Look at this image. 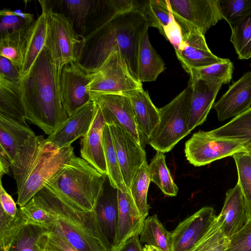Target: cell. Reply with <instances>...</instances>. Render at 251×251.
<instances>
[{
  "instance_id": "cell-1",
  "label": "cell",
  "mask_w": 251,
  "mask_h": 251,
  "mask_svg": "<svg viewBox=\"0 0 251 251\" xmlns=\"http://www.w3.org/2000/svg\"><path fill=\"white\" fill-rule=\"evenodd\" d=\"M149 27L145 16L135 8L96 25L83 36L77 63L85 71L92 72L112 52L119 50L132 76L140 82L139 49L142 38Z\"/></svg>"
},
{
  "instance_id": "cell-2",
  "label": "cell",
  "mask_w": 251,
  "mask_h": 251,
  "mask_svg": "<svg viewBox=\"0 0 251 251\" xmlns=\"http://www.w3.org/2000/svg\"><path fill=\"white\" fill-rule=\"evenodd\" d=\"M61 73L45 46L20 82L26 120L48 135L69 117L61 98Z\"/></svg>"
},
{
  "instance_id": "cell-3",
  "label": "cell",
  "mask_w": 251,
  "mask_h": 251,
  "mask_svg": "<svg viewBox=\"0 0 251 251\" xmlns=\"http://www.w3.org/2000/svg\"><path fill=\"white\" fill-rule=\"evenodd\" d=\"M32 198L53 219L51 229L63 235L79 251H106L100 241L94 210L74 208L45 187Z\"/></svg>"
},
{
  "instance_id": "cell-4",
  "label": "cell",
  "mask_w": 251,
  "mask_h": 251,
  "mask_svg": "<svg viewBox=\"0 0 251 251\" xmlns=\"http://www.w3.org/2000/svg\"><path fill=\"white\" fill-rule=\"evenodd\" d=\"M106 177L74 153L45 187L72 207L93 211L103 191Z\"/></svg>"
},
{
  "instance_id": "cell-5",
  "label": "cell",
  "mask_w": 251,
  "mask_h": 251,
  "mask_svg": "<svg viewBox=\"0 0 251 251\" xmlns=\"http://www.w3.org/2000/svg\"><path fill=\"white\" fill-rule=\"evenodd\" d=\"M193 91L189 81L186 87L165 106L158 108L160 122L148 140L156 151H171L189 134V111Z\"/></svg>"
},
{
  "instance_id": "cell-6",
  "label": "cell",
  "mask_w": 251,
  "mask_h": 251,
  "mask_svg": "<svg viewBox=\"0 0 251 251\" xmlns=\"http://www.w3.org/2000/svg\"><path fill=\"white\" fill-rule=\"evenodd\" d=\"M45 140L26 174L20 189L17 191V203L19 207L25 205L45 187L74 153L72 146L58 148L51 143L46 142Z\"/></svg>"
},
{
  "instance_id": "cell-7",
  "label": "cell",
  "mask_w": 251,
  "mask_h": 251,
  "mask_svg": "<svg viewBox=\"0 0 251 251\" xmlns=\"http://www.w3.org/2000/svg\"><path fill=\"white\" fill-rule=\"evenodd\" d=\"M39 2L42 11L48 15L45 47L61 72L65 66L77 62L83 36L76 32L70 17L63 13L53 11L47 0H39Z\"/></svg>"
},
{
  "instance_id": "cell-8",
  "label": "cell",
  "mask_w": 251,
  "mask_h": 251,
  "mask_svg": "<svg viewBox=\"0 0 251 251\" xmlns=\"http://www.w3.org/2000/svg\"><path fill=\"white\" fill-rule=\"evenodd\" d=\"M90 73L91 80L87 90L91 98L143 88L142 82L131 75L119 50L112 52L98 69Z\"/></svg>"
},
{
  "instance_id": "cell-9",
  "label": "cell",
  "mask_w": 251,
  "mask_h": 251,
  "mask_svg": "<svg viewBox=\"0 0 251 251\" xmlns=\"http://www.w3.org/2000/svg\"><path fill=\"white\" fill-rule=\"evenodd\" d=\"M184 152L190 164L200 167L237 153L248 152L240 142L216 137L200 130L186 142Z\"/></svg>"
},
{
  "instance_id": "cell-10",
  "label": "cell",
  "mask_w": 251,
  "mask_h": 251,
  "mask_svg": "<svg viewBox=\"0 0 251 251\" xmlns=\"http://www.w3.org/2000/svg\"><path fill=\"white\" fill-rule=\"evenodd\" d=\"M179 25L195 28L204 34L222 20L219 0H169Z\"/></svg>"
},
{
  "instance_id": "cell-11",
  "label": "cell",
  "mask_w": 251,
  "mask_h": 251,
  "mask_svg": "<svg viewBox=\"0 0 251 251\" xmlns=\"http://www.w3.org/2000/svg\"><path fill=\"white\" fill-rule=\"evenodd\" d=\"M108 125L123 179L129 190L137 170L147 161L146 153L145 149L122 126L117 123Z\"/></svg>"
},
{
  "instance_id": "cell-12",
  "label": "cell",
  "mask_w": 251,
  "mask_h": 251,
  "mask_svg": "<svg viewBox=\"0 0 251 251\" xmlns=\"http://www.w3.org/2000/svg\"><path fill=\"white\" fill-rule=\"evenodd\" d=\"M91 99L100 107L106 124H119L145 149L147 142L138 128L127 96L124 93L106 94Z\"/></svg>"
},
{
  "instance_id": "cell-13",
  "label": "cell",
  "mask_w": 251,
  "mask_h": 251,
  "mask_svg": "<svg viewBox=\"0 0 251 251\" xmlns=\"http://www.w3.org/2000/svg\"><path fill=\"white\" fill-rule=\"evenodd\" d=\"M91 73L83 70L76 62L65 66L60 75L61 98L69 117L92 101L87 90Z\"/></svg>"
},
{
  "instance_id": "cell-14",
  "label": "cell",
  "mask_w": 251,
  "mask_h": 251,
  "mask_svg": "<svg viewBox=\"0 0 251 251\" xmlns=\"http://www.w3.org/2000/svg\"><path fill=\"white\" fill-rule=\"evenodd\" d=\"M180 26L182 33V42L179 49L176 53L185 71L222 63L226 60V58L219 57L211 52L204 34L198 30L187 25Z\"/></svg>"
},
{
  "instance_id": "cell-15",
  "label": "cell",
  "mask_w": 251,
  "mask_h": 251,
  "mask_svg": "<svg viewBox=\"0 0 251 251\" xmlns=\"http://www.w3.org/2000/svg\"><path fill=\"white\" fill-rule=\"evenodd\" d=\"M94 212L101 242L106 251H115L118 230L117 189L107 188L105 182Z\"/></svg>"
},
{
  "instance_id": "cell-16",
  "label": "cell",
  "mask_w": 251,
  "mask_h": 251,
  "mask_svg": "<svg viewBox=\"0 0 251 251\" xmlns=\"http://www.w3.org/2000/svg\"><path fill=\"white\" fill-rule=\"evenodd\" d=\"M216 214L204 206L180 223L171 232V251H189L203 236Z\"/></svg>"
},
{
  "instance_id": "cell-17",
  "label": "cell",
  "mask_w": 251,
  "mask_h": 251,
  "mask_svg": "<svg viewBox=\"0 0 251 251\" xmlns=\"http://www.w3.org/2000/svg\"><path fill=\"white\" fill-rule=\"evenodd\" d=\"M251 106V71L243 74L229 86L227 91L213 105L220 122L234 118Z\"/></svg>"
},
{
  "instance_id": "cell-18",
  "label": "cell",
  "mask_w": 251,
  "mask_h": 251,
  "mask_svg": "<svg viewBox=\"0 0 251 251\" xmlns=\"http://www.w3.org/2000/svg\"><path fill=\"white\" fill-rule=\"evenodd\" d=\"M95 103L91 101L75 111L45 139L58 148L71 146L87 132L93 121Z\"/></svg>"
},
{
  "instance_id": "cell-19",
  "label": "cell",
  "mask_w": 251,
  "mask_h": 251,
  "mask_svg": "<svg viewBox=\"0 0 251 251\" xmlns=\"http://www.w3.org/2000/svg\"><path fill=\"white\" fill-rule=\"evenodd\" d=\"M105 125L101 108L95 103L92 122L87 132L81 140L80 154L82 158L100 173L107 176L102 142Z\"/></svg>"
},
{
  "instance_id": "cell-20",
  "label": "cell",
  "mask_w": 251,
  "mask_h": 251,
  "mask_svg": "<svg viewBox=\"0 0 251 251\" xmlns=\"http://www.w3.org/2000/svg\"><path fill=\"white\" fill-rule=\"evenodd\" d=\"M118 206V230L116 250L131 236L140 235L145 218L138 210L130 192L117 189Z\"/></svg>"
},
{
  "instance_id": "cell-21",
  "label": "cell",
  "mask_w": 251,
  "mask_h": 251,
  "mask_svg": "<svg viewBox=\"0 0 251 251\" xmlns=\"http://www.w3.org/2000/svg\"><path fill=\"white\" fill-rule=\"evenodd\" d=\"M189 81L193 86L188 125L191 131L206 121L223 84L201 79H190Z\"/></svg>"
},
{
  "instance_id": "cell-22",
  "label": "cell",
  "mask_w": 251,
  "mask_h": 251,
  "mask_svg": "<svg viewBox=\"0 0 251 251\" xmlns=\"http://www.w3.org/2000/svg\"><path fill=\"white\" fill-rule=\"evenodd\" d=\"M219 215L222 221L223 232L227 238L238 232L248 222L245 201L238 183L226 191Z\"/></svg>"
},
{
  "instance_id": "cell-23",
  "label": "cell",
  "mask_w": 251,
  "mask_h": 251,
  "mask_svg": "<svg viewBox=\"0 0 251 251\" xmlns=\"http://www.w3.org/2000/svg\"><path fill=\"white\" fill-rule=\"evenodd\" d=\"M123 93L130 99L137 126L148 144L149 138L160 122L158 108L143 88Z\"/></svg>"
},
{
  "instance_id": "cell-24",
  "label": "cell",
  "mask_w": 251,
  "mask_h": 251,
  "mask_svg": "<svg viewBox=\"0 0 251 251\" xmlns=\"http://www.w3.org/2000/svg\"><path fill=\"white\" fill-rule=\"evenodd\" d=\"M48 25V15L42 11L41 15L24 32L25 50L22 70V78L30 72L36 60L45 46Z\"/></svg>"
},
{
  "instance_id": "cell-25",
  "label": "cell",
  "mask_w": 251,
  "mask_h": 251,
  "mask_svg": "<svg viewBox=\"0 0 251 251\" xmlns=\"http://www.w3.org/2000/svg\"><path fill=\"white\" fill-rule=\"evenodd\" d=\"M35 135L27 125L0 115V148L5 151L11 164L26 142Z\"/></svg>"
},
{
  "instance_id": "cell-26",
  "label": "cell",
  "mask_w": 251,
  "mask_h": 251,
  "mask_svg": "<svg viewBox=\"0 0 251 251\" xmlns=\"http://www.w3.org/2000/svg\"><path fill=\"white\" fill-rule=\"evenodd\" d=\"M0 115L27 125L20 83L0 75Z\"/></svg>"
},
{
  "instance_id": "cell-27",
  "label": "cell",
  "mask_w": 251,
  "mask_h": 251,
  "mask_svg": "<svg viewBox=\"0 0 251 251\" xmlns=\"http://www.w3.org/2000/svg\"><path fill=\"white\" fill-rule=\"evenodd\" d=\"M208 132L216 137L240 142L248 152L251 151V107L223 126Z\"/></svg>"
},
{
  "instance_id": "cell-28",
  "label": "cell",
  "mask_w": 251,
  "mask_h": 251,
  "mask_svg": "<svg viewBox=\"0 0 251 251\" xmlns=\"http://www.w3.org/2000/svg\"><path fill=\"white\" fill-rule=\"evenodd\" d=\"M165 69L164 62L151 45L147 30L142 38L139 49V80L141 82L154 81Z\"/></svg>"
},
{
  "instance_id": "cell-29",
  "label": "cell",
  "mask_w": 251,
  "mask_h": 251,
  "mask_svg": "<svg viewBox=\"0 0 251 251\" xmlns=\"http://www.w3.org/2000/svg\"><path fill=\"white\" fill-rule=\"evenodd\" d=\"M134 8L143 14L149 27L156 28L163 36L165 27L175 20L169 0H134Z\"/></svg>"
},
{
  "instance_id": "cell-30",
  "label": "cell",
  "mask_w": 251,
  "mask_h": 251,
  "mask_svg": "<svg viewBox=\"0 0 251 251\" xmlns=\"http://www.w3.org/2000/svg\"><path fill=\"white\" fill-rule=\"evenodd\" d=\"M102 142L107 176L111 186L123 192L130 193L124 182L109 126L106 123L103 131Z\"/></svg>"
},
{
  "instance_id": "cell-31",
  "label": "cell",
  "mask_w": 251,
  "mask_h": 251,
  "mask_svg": "<svg viewBox=\"0 0 251 251\" xmlns=\"http://www.w3.org/2000/svg\"><path fill=\"white\" fill-rule=\"evenodd\" d=\"M140 235L141 243L155 247L162 251H171V232L165 228L157 215L145 219Z\"/></svg>"
},
{
  "instance_id": "cell-32",
  "label": "cell",
  "mask_w": 251,
  "mask_h": 251,
  "mask_svg": "<svg viewBox=\"0 0 251 251\" xmlns=\"http://www.w3.org/2000/svg\"><path fill=\"white\" fill-rule=\"evenodd\" d=\"M45 139L42 135H35L31 137L12 162L11 169L16 182L17 191L20 189L24 178Z\"/></svg>"
},
{
  "instance_id": "cell-33",
  "label": "cell",
  "mask_w": 251,
  "mask_h": 251,
  "mask_svg": "<svg viewBox=\"0 0 251 251\" xmlns=\"http://www.w3.org/2000/svg\"><path fill=\"white\" fill-rule=\"evenodd\" d=\"M165 153L156 151L148 166V171L151 181L153 182L166 195L176 196L178 188L175 183L168 169Z\"/></svg>"
},
{
  "instance_id": "cell-34",
  "label": "cell",
  "mask_w": 251,
  "mask_h": 251,
  "mask_svg": "<svg viewBox=\"0 0 251 251\" xmlns=\"http://www.w3.org/2000/svg\"><path fill=\"white\" fill-rule=\"evenodd\" d=\"M25 29L11 31L7 30L1 33L0 42V56L10 60L21 71L24 60V32Z\"/></svg>"
},
{
  "instance_id": "cell-35",
  "label": "cell",
  "mask_w": 251,
  "mask_h": 251,
  "mask_svg": "<svg viewBox=\"0 0 251 251\" xmlns=\"http://www.w3.org/2000/svg\"><path fill=\"white\" fill-rule=\"evenodd\" d=\"M233 64L229 59L222 63L208 66L192 68L185 71L190 75V80L201 79L204 81L225 84L230 82L232 77Z\"/></svg>"
},
{
  "instance_id": "cell-36",
  "label": "cell",
  "mask_w": 251,
  "mask_h": 251,
  "mask_svg": "<svg viewBox=\"0 0 251 251\" xmlns=\"http://www.w3.org/2000/svg\"><path fill=\"white\" fill-rule=\"evenodd\" d=\"M228 238L222 229L219 215H216L207 231L189 251H225L227 247Z\"/></svg>"
},
{
  "instance_id": "cell-37",
  "label": "cell",
  "mask_w": 251,
  "mask_h": 251,
  "mask_svg": "<svg viewBox=\"0 0 251 251\" xmlns=\"http://www.w3.org/2000/svg\"><path fill=\"white\" fill-rule=\"evenodd\" d=\"M146 161L137 170L130 188L131 195L141 215L145 219L149 214L150 206L147 201L148 192L151 181Z\"/></svg>"
},
{
  "instance_id": "cell-38",
  "label": "cell",
  "mask_w": 251,
  "mask_h": 251,
  "mask_svg": "<svg viewBox=\"0 0 251 251\" xmlns=\"http://www.w3.org/2000/svg\"><path fill=\"white\" fill-rule=\"evenodd\" d=\"M232 157L238 173L237 183L243 195L248 221L251 222V156L248 152H239Z\"/></svg>"
},
{
  "instance_id": "cell-39",
  "label": "cell",
  "mask_w": 251,
  "mask_h": 251,
  "mask_svg": "<svg viewBox=\"0 0 251 251\" xmlns=\"http://www.w3.org/2000/svg\"><path fill=\"white\" fill-rule=\"evenodd\" d=\"M231 30L230 41L238 59L246 60L251 58V12Z\"/></svg>"
},
{
  "instance_id": "cell-40",
  "label": "cell",
  "mask_w": 251,
  "mask_h": 251,
  "mask_svg": "<svg viewBox=\"0 0 251 251\" xmlns=\"http://www.w3.org/2000/svg\"><path fill=\"white\" fill-rule=\"evenodd\" d=\"M25 225V220L19 208L17 215L12 217L0 208V251H7Z\"/></svg>"
},
{
  "instance_id": "cell-41",
  "label": "cell",
  "mask_w": 251,
  "mask_h": 251,
  "mask_svg": "<svg viewBox=\"0 0 251 251\" xmlns=\"http://www.w3.org/2000/svg\"><path fill=\"white\" fill-rule=\"evenodd\" d=\"M51 227L25 225L7 251H40L36 246V242L42 234L50 230Z\"/></svg>"
},
{
  "instance_id": "cell-42",
  "label": "cell",
  "mask_w": 251,
  "mask_h": 251,
  "mask_svg": "<svg viewBox=\"0 0 251 251\" xmlns=\"http://www.w3.org/2000/svg\"><path fill=\"white\" fill-rule=\"evenodd\" d=\"M223 19L232 28L251 12V0H219Z\"/></svg>"
},
{
  "instance_id": "cell-43",
  "label": "cell",
  "mask_w": 251,
  "mask_h": 251,
  "mask_svg": "<svg viewBox=\"0 0 251 251\" xmlns=\"http://www.w3.org/2000/svg\"><path fill=\"white\" fill-rule=\"evenodd\" d=\"M36 246L40 251H79L63 235L52 229L42 234Z\"/></svg>"
},
{
  "instance_id": "cell-44",
  "label": "cell",
  "mask_w": 251,
  "mask_h": 251,
  "mask_svg": "<svg viewBox=\"0 0 251 251\" xmlns=\"http://www.w3.org/2000/svg\"><path fill=\"white\" fill-rule=\"evenodd\" d=\"M25 224L51 227L54 223L52 217L32 198L25 205L19 207Z\"/></svg>"
},
{
  "instance_id": "cell-45",
  "label": "cell",
  "mask_w": 251,
  "mask_h": 251,
  "mask_svg": "<svg viewBox=\"0 0 251 251\" xmlns=\"http://www.w3.org/2000/svg\"><path fill=\"white\" fill-rule=\"evenodd\" d=\"M225 251H251V222H248L238 232L228 238Z\"/></svg>"
},
{
  "instance_id": "cell-46",
  "label": "cell",
  "mask_w": 251,
  "mask_h": 251,
  "mask_svg": "<svg viewBox=\"0 0 251 251\" xmlns=\"http://www.w3.org/2000/svg\"><path fill=\"white\" fill-rule=\"evenodd\" d=\"M0 33L11 29L19 30L25 29L32 23H29L24 19L14 15L0 16Z\"/></svg>"
},
{
  "instance_id": "cell-47",
  "label": "cell",
  "mask_w": 251,
  "mask_h": 251,
  "mask_svg": "<svg viewBox=\"0 0 251 251\" xmlns=\"http://www.w3.org/2000/svg\"><path fill=\"white\" fill-rule=\"evenodd\" d=\"M0 75L8 79L20 83L22 79L21 70L6 58L0 56Z\"/></svg>"
},
{
  "instance_id": "cell-48",
  "label": "cell",
  "mask_w": 251,
  "mask_h": 251,
  "mask_svg": "<svg viewBox=\"0 0 251 251\" xmlns=\"http://www.w3.org/2000/svg\"><path fill=\"white\" fill-rule=\"evenodd\" d=\"M164 36L172 44L175 51L178 50L182 42V33L180 26L175 19L165 27Z\"/></svg>"
},
{
  "instance_id": "cell-49",
  "label": "cell",
  "mask_w": 251,
  "mask_h": 251,
  "mask_svg": "<svg viewBox=\"0 0 251 251\" xmlns=\"http://www.w3.org/2000/svg\"><path fill=\"white\" fill-rule=\"evenodd\" d=\"M0 208L8 215L15 217L18 208L11 196L9 195L2 186L1 180L0 182Z\"/></svg>"
},
{
  "instance_id": "cell-50",
  "label": "cell",
  "mask_w": 251,
  "mask_h": 251,
  "mask_svg": "<svg viewBox=\"0 0 251 251\" xmlns=\"http://www.w3.org/2000/svg\"><path fill=\"white\" fill-rule=\"evenodd\" d=\"M116 251H144L139 235H134L128 238Z\"/></svg>"
},
{
  "instance_id": "cell-51",
  "label": "cell",
  "mask_w": 251,
  "mask_h": 251,
  "mask_svg": "<svg viewBox=\"0 0 251 251\" xmlns=\"http://www.w3.org/2000/svg\"><path fill=\"white\" fill-rule=\"evenodd\" d=\"M11 168V162L5 151L0 148V178L8 174Z\"/></svg>"
},
{
  "instance_id": "cell-52",
  "label": "cell",
  "mask_w": 251,
  "mask_h": 251,
  "mask_svg": "<svg viewBox=\"0 0 251 251\" xmlns=\"http://www.w3.org/2000/svg\"><path fill=\"white\" fill-rule=\"evenodd\" d=\"M10 15L20 17L29 23L34 22L33 15L29 13L24 12L20 10H11L8 9H3L0 11V16Z\"/></svg>"
},
{
  "instance_id": "cell-53",
  "label": "cell",
  "mask_w": 251,
  "mask_h": 251,
  "mask_svg": "<svg viewBox=\"0 0 251 251\" xmlns=\"http://www.w3.org/2000/svg\"><path fill=\"white\" fill-rule=\"evenodd\" d=\"M144 251H162L160 249L151 246L145 245L143 247Z\"/></svg>"
},
{
  "instance_id": "cell-54",
  "label": "cell",
  "mask_w": 251,
  "mask_h": 251,
  "mask_svg": "<svg viewBox=\"0 0 251 251\" xmlns=\"http://www.w3.org/2000/svg\"><path fill=\"white\" fill-rule=\"evenodd\" d=\"M251 156V151L248 152Z\"/></svg>"
},
{
  "instance_id": "cell-55",
  "label": "cell",
  "mask_w": 251,
  "mask_h": 251,
  "mask_svg": "<svg viewBox=\"0 0 251 251\" xmlns=\"http://www.w3.org/2000/svg\"></svg>"
}]
</instances>
